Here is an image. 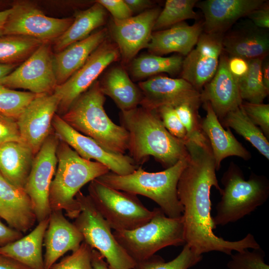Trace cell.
Returning a JSON list of instances; mask_svg holds the SVG:
<instances>
[{
    "label": "cell",
    "mask_w": 269,
    "mask_h": 269,
    "mask_svg": "<svg viewBox=\"0 0 269 269\" xmlns=\"http://www.w3.org/2000/svg\"><path fill=\"white\" fill-rule=\"evenodd\" d=\"M185 145L189 158L178 180L177 193L183 208L185 244L198 255L212 251L231 255L233 251L260 248L250 233L240 240L230 241L213 232L216 226L211 216V189L214 186L221 194L222 189L211 148L208 141L199 143L187 140Z\"/></svg>",
    "instance_id": "1"
},
{
    "label": "cell",
    "mask_w": 269,
    "mask_h": 269,
    "mask_svg": "<svg viewBox=\"0 0 269 269\" xmlns=\"http://www.w3.org/2000/svg\"><path fill=\"white\" fill-rule=\"evenodd\" d=\"M119 117L129 134L128 155L136 165L152 156L166 169L188 157L184 142L168 132L156 111L137 107Z\"/></svg>",
    "instance_id": "2"
},
{
    "label": "cell",
    "mask_w": 269,
    "mask_h": 269,
    "mask_svg": "<svg viewBox=\"0 0 269 269\" xmlns=\"http://www.w3.org/2000/svg\"><path fill=\"white\" fill-rule=\"evenodd\" d=\"M105 100L97 80L60 116L71 128L92 138L107 150L125 154L128 147V132L109 117L104 107Z\"/></svg>",
    "instance_id": "3"
},
{
    "label": "cell",
    "mask_w": 269,
    "mask_h": 269,
    "mask_svg": "<svg viewBox=\"0 0 269 269\" xmlns=\"http://www.w3.org/2000/svg\"><path fill=\"white\" fill-rule=\"evenodd\" d=\"M189 158L188 156L159 172H149L138 167L129 174L110 171L96 179L114 189L145 196L158 204L167 217L178 218L182 215L183 208L178 198L177 186Z\"/></svg>",
    "instance_id": "4"
},
{
    "label": "cell",
    "mask_w": 269,
    "mask_h": 269,
    "mask_svg": "<svg viewBox=\"0 0 269 269\" xmlns=\"http://www.w3.org/2000/svg\"><path fill=\"white\" fill-rule=\"evenodd\" d=\"M56 155L58 167L49 189L50 208L51 211L64 210L67 216L75 219L80 212L76 194L86 184L110 170L100 162L83 158L60 139Z\"/></svg>",
    "instance_id": "5"
},
{
    "label": "cell",
    "mask_w": 269,
    "mask_h": 269,
    "mask_svg": "<svg viewBox=\"0 0 269 269\" xmlns=\"http://www.w3.org/2000/svg\"><path fill=\"white\" fill-rule=\"evenodd\" d=\"M221 183L224 188L213 217L216 226L235 222L249 215L263 205L269 196L266 177L252 173L246 180L242 170L233 162L223 174Z\"/></svg>",
    "instance_id": "6"
},
{
    "label": "cell",
    "mask_w": 269,
    "mask_h": 269,
    "mask_svg": "<svg viewBox=\"0 0 269 269\" xmlns=\"http://www.w3.org/2000/svg\"><path fill=\"white\" fill-rule=\"evenodd\" d=\"M146 224L129 231H114L113 235L120 245L136 262L142 261L160 249L185 244L182 216L167 217L159 208Z\"/></svg>",
    "instance_id": "7"
},
{
    "label": "cell",
    "mask_w": 269,
    "mask_h": 269,
    "mask_svg": "<svg viewBox=\"0 0 269 269\" xmlns=\"http://www.w3.org/2000/svg\"><path fill=\"white\" fill-rule=\"evenodd\" d=\"M75 198L80 212L73 224L82 234L83 241L101 254L110 269H134L136 262L118 242L90 197L80 191Z\"/></svg>",
    "instance_id": "8"
},
{
    "label": "cell",
    "mask_w": 269,
    "mask_h": 269,
    "mask_svg": "<svg viewBox=\"0 0 269 269\" xmlns=\"http://www.w3.org/2000/svg\"><path fill=\"white\" fill-rule=\"evenodd\" d=\"M88 196L111 229L129 231L146 224L155 208H146L135 194L109 187L96 179L90 182Z\"/></svg>",
    "instance_id": "9"
},
{
    "label": "cell",
    "mask_w": 269,
    "mask_h": 269,
    "mask_svg": "<svg viewBox=\"0 0 269 269\" xmlns=\"http://www.w3.org/2000/svg\"><path fill=\"white\" fill-rule=\"evenodd\" d=\"M11 9L2 35L26 36L50 43L62 35L74 20L71 17L48 16L30 2H16Z\"/></svg>",
    "instance_id": "10"
},
{
    "label": "cell",
    "mask_w": 269,
    "mask_h": 269,
    "mask_svg": "<svg viewBox=\"0 0 269 269\" xmlns=\"http://www.w3.org/2000/svg\"><path fill=\"white\" fill-rule=\"evenodd\" d=\"M59 141L57 135L52 132L35 154L24 187L38 222L48 218L51 212L49 193L57 165L56 151Z\"/></svg>",
    "instance_id": "11"
},
{
    "label": "cell",
    "mask_w": 269,
    "mask_h": 269,
    "mask_svg": "<svg viewBox=\"0 0 269 269\" xmlns=\"http://www.w3.org/2000/svg\"><path fill=\"white\" fill-rule=\"evenodd\" d=\"M0 85L37 95L53 93L57 83L50 43H43L19 66L0 79Z\"/></svg>",
    "instance_id": "12"
},
{
    "label": "cell",
    "mask_w": 269,
    "mask_h": 269,
    "mask_svg": "<svg viewBox=\"0 0 269 269\" xmlns=\"http://www.w3.org/2000/svg\"><path fill=\"white\" fill-rule=\"evenodd\" d=\"M120 59V54L117 45L107 38L80 69L55 89L53 92L60 99L58 108L60 113L64 114L73 102L97 81L109 65Z\"/></svg>",
    "instance_id": "13"
},
{
    "label": "cell",
    "mask_w": 269,
    "mask_h": 269,
    "mask_svg": "<svg viewBox=\"0 0 269 269\" xmlns=\"http://www.w3.org/2000/svg\"><path fill=\"white\" fill-rule=\"evenodd\" d=\"M54 132L60 139L87 160L94 159L107 166L113 173L124 175L138 168L130 156L116 153L104 148L92 138L77 132L55 114L52 122Z\"/></svg>",
    "instance_id": "14"
},
{
    "label": "cell",
    "mask_w": 269,
    "mask_h": 269,
    "mask_svg": "<svg viewBox=\"0 0 269 269\" xmlns=\"http://www.w3.org/2000/svg\"><path fill=\"white\" fill-rule=\"evenodd\" d=\"M160 11L158 7H152L127 19L113 18L110 32L123 65L132 61L141 49L147 47Z\"/></svg>",
    "instance_id": "15"
},
{
    "label": "cell",
    "mask_w": 269,
    "mask_h": 269,
    "mask_svg": "<svg viewBox=\"0 0 269 269\" xmlns=\"http://www.w3.org/2000/svg\"><path fill=\"white\" fill-rule=\"evenodd\" d=\"M224 34L203 32L195 47L183 58L181 78L200 93L215 74L223 52Z\"/></svg>",
    "instance_id": "16"
},
{
    "label": "cell",
    "mask_w": 269,
    "mask_h": 269,
    "mask_svg": "<svg viewBox=\"0 0 269 269\" xmlns=\"http://www.w3.org/2000/svg\"><path fill=\"white\" fill-rule=\"evenodd\" d=\"M60 101L54 92L38 95L16 120L22 141L35 155L52 132V122Z\"/></svg>",
    "instance_id": "17"
},
{
    "label": "cell",
    "mask_w": 269,
    "mask_h": 269,
    "mask_svg": "<svg viewBox=\"0 0 269 269\" xmlns=\"http://www.w3.org/2000/svg\"><path fill=\"white\" fill-rule=\"evenodd\" d=\"M142 98L139 105L156 110L163 106L175 108L183 104L200 106V93L182 78L157 75L138 83Z\"/></svg>",
    "instance_id": "18"
},
{
    "label": "cell",
    "mask_w": 269,
    "mask_h": 269,
    "mask_svg": "<svg viewBox=\"0 0 269 269\" xmlns=\"http://www.w3.org/2000/svg\"><path fill=\"white\" fill-rule=\"evenodd\" d=\"M228 58L222 52L215 74L200 93L201 102L210 104L220 122L243 102L237 80L229 70Z\"/></svg>",
    "instance_id": "19"
},
{
    "label": "cell",
    "mask_w": 269,
    "mask_h": 269,
    "mask_svg": "<svg viewBox=\"0 0 269 269\" xmlns=\"http://www.w3.org/2000/svg\"><path fill=\"white\" fill-rule=\"evenodd\" d=\"M264 0H206L197 3L204 16L203 31L208 33L226 31L240 18L260 7Z\"/></svg>",
    "instance_id": "20"
},
{
    "label": "cell",
    "mask_w": 269,
    "mask_h": 269,
    "mask_svg": "<svg viewBox=\"0 0 269 269\" xmlns=\"http://www.w3.org/2000/svg\"><path fill=\"white\" fill-rule=\"evenodd\" d=\"M45 253L44 269H51L57 261L66 253L78 249L83 238L73 223L64 217L62 211H51L49 223L44 237Z\"/></svg>",
    "instance_id": "21"
},
{
    "label": "cell",
    "mask_w": 269,
    "mask_h": 269,
    "mask_svg": "<svg viewBox=\"0 0 269 269\" xmlns=\"http://www.w3.org/2000/svg\"><path fill=\"white\" fill-rule=\"evenodd\" d=\"M0 217L21 233L27 232L36 221L32 202L24 189L12 184L0 173Z\"/></svg>",
    "instance_id": "22"
},
{
    "label": "cell",
    "mask_w": 269,
    "mask_h": 269,
    "mask_svg": "<svg viewBox=\"0 0 269 269\" xmlns=\"http://www.w3.org/2000/svg\"><path fill=\"white\" fill-rule=\"evenodd\" d=\"M204 103L206 115L201 119V129L210 143L217 171L222 161L229 156L251 159L250 152L236 138L230 129L225 130L210 104Z\"/></svg>",
    "instance_id": "23"
},
{
    "label": "cell",
    "mask_w": 269,
    "mask_h": 269,
    "mask_svg": "<svg viewBox=\"0 0 269 269\" xmlns=\"http://www.w3.org/2000/svg\"><path fill=\"white\" fill-rule=\"evenodd\" d=\"M203 32V24L180 22L152 32L147 48L150 54L162 56L176 52L186 56L194 47Z\"/></svg>",
    "instance_id": "24"
},
{
    "label": "cell",
    "mask_w": 269,
    "mask_h": 269,
    "mask_svg": "<svg viewBox=\"0 0 269 269\" xmlns=\"http://www.w3.org/2000/svg\"><path fill=\"white\" fill-rule=\"evenodd\" d=\"M108 30L104 27L53 54V67L57 86L64 83L80 69L93 51L108 38Z\"/></svg>",
    "instance_id": "25"
},
{
    "label": "cell",
    "mask_w": 269,
    "mask_h": 269,
    "mask_svg": "<svg viewBox=\"0 0 269 269\" xmlns=\"http://www.w3.org/2000/svg\"><path fill=\"white\" fill-rule=\"evenodd\" d=\"M35 156L23 141L0 144V173L14 186L24 189Z\"/></svg>",
    "instance_id": "26"
},
{
    "label": "cell",
    "mask_w": 269,
    "mask_h": 269,
    "mask_svg": "<svg viewBox=\"0 0 269 269\" xmlns=\"http://www.w3.org/2000/svg\"><path fill=\"white\" fill-rule=\"evenodd\" d=\"M269 50V36L264 29L245 27L231 32L224 36L223 51L230 56H237L247 60L265 58Z\"/></svg>",
    "instance_id": "27"
},
{
    "label": "cell",
    "mask_w": 269,
    "mask_h": 269,
    "mask_svg": "<svg viewBox=\"0 0 269 269\" xmlns=\"http://www.w3.org/2000/svg\"><path fill=\"white\" fill-rule=\"evenodd\" d=\"M49 217L39 222L28 235L0 247V254L10 258L30 269H44L42 246Z\"/></svg>",
    "instance_id": "28"
},
{
    "label": "cell",
    "mask_w": 269,
    "mask_h": 269,
    "mask_svg": "<svg viewBox=\"0 0 269 269\" xmlns=\"http://www.w3.org/2000/svg\"><path fill=\"white\" fill-rule=\"evenodd\" d=\"M99 81L102 93L110 97L121 111H129L139 105L142 98L141 91L123 67L111 68Z\"/></svg>",
    "instance_id": "29"
},
{
    "label": "cell",
    "mask_w": 269,
    "mask_h": 269,
    "mask_svg": "<svg viewBox=\"0 0 269 269\" xmlns=\"http://www.w3.org/2000/svg\"><path fill=\"white\" fill-rule=\"evenodd\" d=\"M107 15L106 9L96 1L87 9L77 11L71 25L53 41V50L58 53L70 44L87 38L105 23Z\"/></svg>",
    "instance_id": "30"
},
{
    "label": "cell",
    "mask_w": 269,
    "mask_h": 269,
    "mask_svg": "<svg viewBox=\"0 0 269 269\" xmlns=\"http://www.w3.org/2000/svg\"><path fill=\"white\" fill-rule=\"evenodd\" d=\"M220 122L223 127L234 130L262 155L269 159L268 139L262 130L250 119L241 106L228 113Z\"/></svg>",
    "instance_id": "31"
},
{
    "label": "cell",
    "mask_w": 269,
    "mask_h": 269,
    "mask_svg": "<svg viewBox=\"0 0 269 269\" xmlns=\"http://www.w3.org/2000/svg\"><path fill=\"white\" fill-rule=\"evenodd\" d=\"M183 60L179 55L162 57L152 54L141 55L132 61L130 71L136 80L161 73L174 75L181 72Z\"/></svg>",
    "instance_id": "32"
},
{
    "label": "cell",
    "mask_w": 269,
    "mask_h": 269,
    "mask_svg": "<svg viewBox=\"0 0 269 269\" xmlns=\"http://www.w3.org/2000/svg\"><path fill=\"white\" fill-rule=\"evenodd\" d=\"M44 42L29 36H0V63L17 65L27 59Z\"/></svg>",
    "instance_id": "33"
},
{
    "label": "cell",
    "mask_w": 269,
    "mask_h": 269,
    "mask_svg": "<svg viewBox=\"0 0 269 269\" xmlns=\"http://www.w3.org/2000/svg\"><path fill=\"white\" fill-rule=\"evenodd\" d=\"M265 58L248 60V72L244 77L236 79L243 101L255 104L263 103L268 95L269 91L264 85L261 74L262 64Z\"/></svg>",
    "instance_id": "34"
},
{
    "label": "cell",
    "mask_w": 269,
    "mask_h": 269,
    "mask_svg": "<svg viewBox=\"0 0 269 269\" xmlns=\"http://www.w3.org/2000/svg\"><path fill=\"white\" fill-rule=\"evenodd\" d=\"M197 0H167L155 22L153 30L170 27L186 19H196Z\"/></svg>",
    "instance_id": "35"
},
{
    "label": "cell",
    "mask_w": 269,
    "mask_h": 269,
    "mask_svg": "<svg viewBox=\"0 0 269 269\" xmlns=\"http://www.w3.org/2000/svg\"><path fill=\"white\" fill-rule=\"evenodd\" d=\"M202 259V255L196 254L185 244L180 254L171 261L165 262L161 257L154 255L137 262L134 269H188Z\"/></svg>",
    "instance_id": "36"
},
{
    "label": "cell",
    "mask_w": 269,
    "mask_h": 269,
    "mask_svg": "<svg viewBox=\"0 0 269 269\" xmlns=\"http://www.w3.org/2000/svg\"><path fill=\"white\" fill-rule=\"evenodd\" d=\"M38 95L0 85V113L16 120Z\"/></svg>",
    "instance_id": "37"
},
{
    "label": "cell",
    "mask_w": 269,
    "mask_h": 269,
    "mask_svg": "<svg viewBox=\"0 0 269 269\" xmlns=\"http://www.w3.org/2000/svg\"><path fill=\"white\" fill-rule=\"evenodd\" d=\"M199 107V105L186 103L174 109L185 129L187 140L202 143L207 139L201 129V119L198 113Z\"/></svg>",
    "instance_id": "38"
},
{
    "label": "cell",
    "mask_w": 269,
    "mask_h": 269,
    "mask_svg": "<svg viewBox=\"0 0 269 269\" xmlns=\"http://www.w3.org/2000/svg\"><path fill=\"white\" fill-rule=\"evenodd\" d=\"M231 256L227 264L229 269H269L265 261V254L261 247L252 252L245 249Z\"/></svg>",
    "instance_id": "39"
},
{
    "label": "cell",
    "mask_w": 269,
    "mask_h": 269,
    "mask_svg": "<svg viewBox=\"0 0 269 269\" xmlns=\"http://www.w3.org/2000/svg\"><path fill=\"white\" fill-rule=\"evenodd\" d=\"M93 250L83 241L78 250L55 263L51 269H94L92 265Z\"/></svg>",
    "instance_id": "40"
},
{
    "label": "cell",
    "mask_w": 269,
    "mask_h": 269,
    "mask_svg": "<svg viewBox=\"0 0 269 269\" xmlns=\"http://www.w3.org/2000/svg\"><path fill=\"white\" fill-rule=\"evenodd\" d=\"M241 107L250 119L260 127L268 139L269 137V105L255 104L247 102L242 103Z\"/></svg>",
    "instance_id": "41"
},
{
    "label": "cell",
    "mask_w": 269,
    "mask_h": 269,
    "mask_svg": "<svg viewBox=\"0 0 269 269\" xmlns=\"http://www.w3.org/2000/svg\"><path fill=\"white\" fill-rule=\"evenodd\" d=\"M156 111L168 132L174 137L183 142L187 140V134L174 108L163 106Z\"/></svg>",
    "instance_id": "42"
},
{
    "label": "cell",
    "mask_w": 269,
    "mask_h": 269,
    "mask_svg": "<svg viewBox=\"0 0 269 269\" xmlns=\"http://www.w3.org/2000/svg\"><path fill=\"white\" fill-rule=\"evenodd\" d=\"M8 141H22L17 120L0 113V144Z\"/></svg>",
    "instance_id": "43"
},
{
    "label": "cell",
    "mask_w": 269,
    "mask_h": 269,
    "mask_svg": "<svg viewBox=\"0 0 269 269\" xmlns=\"http://www.w3.org/2000/svg\"><path fill=\"white\" fill-rule=\"evenodd\" d=\"M96 1L109 11L114 19L123 20L133 16V12L124 0H98Z\"/></svg>",
    "instance_id": "44"
},
{
    "label": "cell",
    "mask_w": 269,
    "mask_h": 269,
    "mask_svg": "<svg viewBox=\"0 0 269 269\" xmlns=\"http://www.w3.org/2000/svg\"><path fill=\"white\" fill-rule=\"evenodd\" d=\"M253 24L258 28L267 29L269 28V6L265 2L260 7L252 11L248 15Z\"/></svg>",
    "instance_id": "45"
},
{
    "label": "cell",
    "mask_w": 269,
    "mask_h": 269,
    "mask_svg": "<svg viewBox=\"0 0 269 269\" xmlns=\"http://www.w3.org/2000/svg\"><path fill=\"white\" fill-rule=\"evenodd\" d=\"M228 66L232 75L236 79L244 77L249 69L248 61L244 58L230 56L228 58Z\"/></svg>",
    "instance_id": "46"
},
{
    "label": "cell",
    "mask_w": 269,
    "mask_h": 269,
    "mask_svg": "<svg viewBox=\"0 0 269 269\" xmlns=\"http://www.w3.org/2000/svg\"><path fill=\"white\" fill-rule=\"evenodd\" d=\"M22 237V233L6 226L0 221V247L17 240Z\"/></svg>",
    "instance_id": "47"
},
{
    "label": "cell",
    "mask_w": 269,
    "mask_h": 269,
    "mask_svg": "<svg viewBox=\"0 0 269 269\" xmlns=\"http://www.w3.org/2000/svg\"><path fill=\"white\" fill-rule=\"evenodd\" d=\"M132 12H143L151 8L153 2L149 0H124Z\"/></svg>",
    "instance_id": "48"
},
{
    "label": "cell",
    "mask_w": 269,
    "mask_h": 269,
    "mask_svg": "<svg viewBox=\"0 0 269 269\" xmlns=\"http://www.w3.org/2000/svg\"><path fill=\"white\" fill-rule=\"evenodd\" d=\"M0 269H30L17 261L0 254Z\"/></svg>",
    "instance_id": "49"
},
{
    "label": "cell",
    "mask_w": 269,
    "mask_h": 269,
    "mask_svg": "<svg viewBox=\"0 0 269 269\" xmlns=\"http://www.w3.org/2000/svg\"><path fill=\"white\" fill-rule=\"evenodd\" d=\"M92 265L94 269H110L104 257L94 249L92 253Z\"/></svg>",
    "instance_id": "50"
},
{
    "label": "cell",
    "mask_w": 269,
    "mask_h": 269,
    "mask_svg": "<svg viewBox=\"0 0 269 269\" xmlns=\"http://www.w3.org/2000/svg\"><path fill=\"white\" fill-rule=\"evenodd\" d=\"M261 74L264 85L269 91V62L267 57L264 59L262 62Z\"/></svg>",
    "instance_id": "51"
},
{
    "label": "cell",
    "mask_w": 269,
    "mask_h": 269,
    "mask_svg": "<svg viewBox=\"0 0 269 269\" xmlns=\"http://www.w3.org/2000/svg\"><path fill=\"white\" fill-rule=\"evenodd\" d=\"M16 66L15 64L0 63V79L10 73L15 68Z\"/></svg>",
    "instance_id": "52"
},
{
    "label": "cell",
    "mask_w": 269,
    "mask_h": 269,
    "mask_svg": "<svg viewBox=\"0 0 269 269\" xmlns=\"http://www.w3.org/2000/svg\"><path fill=\"white\" fill-rule=\"evenodd\" d=\"M11 11V7L4 10L0 11V36L2 35L4 24Z\"/></svg>",
    "instance_id": "53"
}]
</instances>
